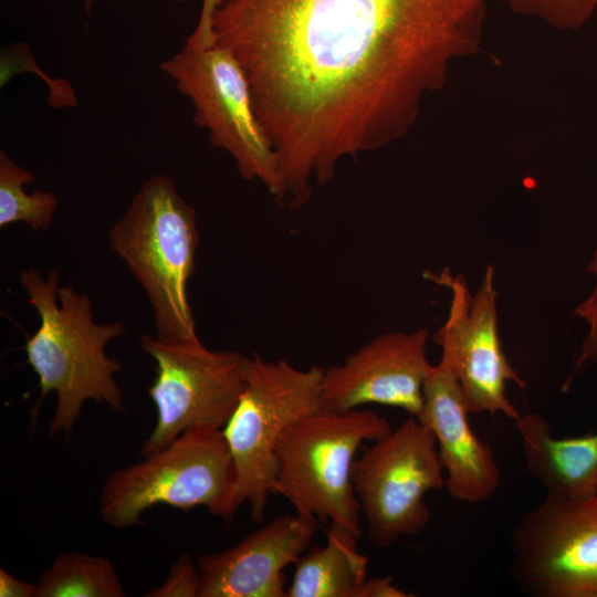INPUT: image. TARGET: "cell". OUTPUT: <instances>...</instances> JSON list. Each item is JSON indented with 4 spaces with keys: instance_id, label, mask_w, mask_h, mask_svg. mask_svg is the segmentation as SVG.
<instances>
[{
    "instance_id": "obj_1",
    "label": "cell",
    "mask_w": 597,
    "mask_h": 597,
    "mask_svg": "<svg viewBox=\"0 0 597 597\" xmlns=\"http://www.w3.org/2000/svg\"><path fill=\"white\" fill-rule=\"evenodd\" d=\"M486 0H223L214 44L243 67L277 157L274 196L298 208L345 157L413 122L453 59L475 48Z\"/></svg>"
},
{
    "instance_id": "obj_2",
    "label": "cell",
    "mask_w": 597,
    "mask_h": 597,
    "mask_svg": "<svg viewBox=\"0 0 597 597\" xmlns=\"http://www.w3.org/2000/svg\"><path fill=\"white\" fill-rule=\"evenodd\" d=\"M59 277L56 269L46 277L35 268L23 269L19 275L40 320L23 347L39 377V402L50 392L56 395L51 437L69 436L87 400L106 404L116 412L124 410L115 380L122 365L105 353L109 341L125 334L124 324L96 323L92 300L71 286H59Z\"/></svg>"
},
{
    "instance_id": "obj_3",
    "label": "cell",
    "mask_w": 597,
    "mask_h": 597,
    "mask_svg": "<svg viewBox=\"0 0 597 597\" xmlns=\"http://www.w3.org/2000/svg\"><path fill=\"white\" fill-rule=\"evenodd\" d=\"M198 242L195 208L179 195L172 178L163 174L140 185L109 230V248L146 293L155 336L163 342L199 339L187 296Z\"/></svg>"
},
{
    "instance_id": "obj_4",
    "label": "cell",
    "mask_w": 597,
    "mask_h": 597,
    "mask_svg": "<svg viewBox=\"0 0 597 597\" xmlns=\"http://www.w3.org/2000/svg\"><path fill=\"white\" fill-rule=\"evenodd\" d=\"M391 430L387 419L370 410L321 409L302 417L277 443L274 494L285 498L297 514L329 522L362 538L353 462L364 442Z\"/></svg>"
},
{
    "instance_id": "obj_5",
    "label": "cell",
    "mask_w": 597,
    "mask_h": 597,
    "mask_svg": "<svg viewBox=\"0 0 597 597\" xmlns=\"http://www.w3.org/2000/svg\"><path fill=\"white\" fill-rule=\"evenodd\" d=\"M234 468L222 429L193 427L145 459L114 471L100 495L103 522L122 528L139 523L158 504L181 510L205 506L231 519Z\"/></svg>"
},
{
    "instance_id": "obj_6",
    "label": "cell",
    "mask_w": 597,
    "mask_h": 597,
    "mask_svg": "<svg viewBox=\"0 0 597 597\" xmlns=\"http://www.w3.org/2000/svg\"><path fill=\"white\" fill-rule=\"evenodd\" d=\"M324 369H298L284 359L264 360L254 354L244 389L223 427L233 468L232 511L247 503L253 522L264 521L274 494L276 447L296 420L322 409Z\"/></svg>"
},
{
    "instance_id": "obj_7",
    "label": "cell",
    "mask_w": 597,
    "mask_h": 597,
    "mask_svg": "<svg viewBox=\"0 0 597 597\" xmlns=\"http://www.w3.org/2000/svg\"><path fill=\"white\" fill-rule=\"evenodd\" d=\"M193 105V122L211 143L232 156L241 177L259 180L274 195L277 157L258 118L248 76L221 45L184 49L160 63Z\"/></svg>"
},
{
    "instance_id": "obj_8",
    "label": "cell",
    "mask_w": 597,
    "mask_h": 597,
    "mask_svg": "<svg viewBox=\"0 0 597 597\" xmlns=\"http://www.w3.org/2000/svg\"><path fill=\"white\" fill-rule=\"evenodd\" d=\"M356 457L352 482L374 546L388 548L422 532L430 511L427 492L444 488L433 432L409 417Z\"/></svg>"
},
{
    "instance_id": "obj_9",
    "label": "cell",
    "mask_w": 597,
    "mask_h": 597,
    "mask_svg": "<svg viewBox=\"0 0 597 597\" xmlns=\"http://www.w3.org/2000/svg\"><path fill=\"white\" fill-rule=\"evenodd\" d=\"M140 345L156 362L148 395L157 410L142 455L163 449L190 428L226 426L244 389L250 357L234 350H210L199 339L166 343L145 334Z\"/></svg>"
},
{
    "instance_id": "obj_10",
    "label": "cell",
    "mask_w": 597,
    "mask_h": 597,
    "mask_svg": "<svg viewBox=\"0 0 597 597\" xmlns=\"http://www.w3.org/2000/svg\"><path fill=\"white\" fill-rule=\"evenodd\" d=\"M509 576L534 597H597V495H546L511 533Z\"/></svg>"
},
{
    "instance_id": "obj_11",
    "label": "cell",
    "mask_w": 597,
    "mask_h": 597,
    "mask_svg": "<svg viewBox=\"0 0 597 597\" xmlns=\"http://www.w3.org/2000/svg\"><path fill=\"white\" fill-rule=\"evenodd\" d=\"M494 275V268L488 265L473 296L462 275L452 276L448 271L430 275L452 292L448 318L434 334V341L442 349L440 363L459 380L468 412L502 413L516 422L521 415L506 396V383L521 389L526 383L502 349Z\"/></svg>"
},
{
    "instance_id": "obj_12",
    "label": "cell",
    "mask_w": 597,
    "mask_h": 597,
    "mask_svg": "<svg viewBox=\"0 0 597 597\" xmlns=\"http://www.w3.org/2000/svg\"><path fill=\"white\" fill-rule=\"evenodd\" d=\"M428 338L427 328L385 333L324 369L322 409L343 412L379 404L417 418L433 366L427 358Z\"/></svg>"
},
{
    "instance_id": "obj_13",
    "label": "cell",
    "mask_w": 597,
    "mask_h": 597,
    "mask_svg": "<svg viewBox=\"0 0 597 597\" xmlns=\"http://www.w3.org/2000/svg\"><path fill=\"white\" fill-rule=\"evenodd\" d=\"M318 522L297 514L277 516L237 545L197 558L200 597H284V569L312 546Z\"/></svg>"
},
{
    "instance_id": "obj_14",
    "label": "cell",
    "mask_w": 597,
    "mask_h": 597,
    "mask_svg": "<svg viewBox=\"0 0 597 597\" xmlns=\"http://www.w3.org/2000/svg\"><path fill=\"white\" fill-rule=\"evenodd\" d=\"M468 413L455 374L442 363L432 366L417 419L436 437L449 495L475 504L495 494L501 472L492 449L471 430Z\"/></svg>"
},
{
    "instance_id": "obj_15",
    "label": "cell",
    "mask_w": 597,
    "mask_h": 597,
    "mask_svg": "<svg viewBox=\"0 0 597 597\" xmlns=\"http://www.w3.org/2000/svg\"><path fill=\"white\" fill-rule=\"evenodd\" d=\"M360 538L331 524L325 545H312L294 564L286 597H407L392 577L367 578L368 557Z\"/></svg>"
},
{
    "instance_id": "obj_16",
    "label": "cell",
    "mask_w": 597,
    "mask_h": 597,
    "mask_svg": "<svg viewBox=\"0 0 597 597\" xmlns=\"http://www.w3.org/2000/svg\"><path fill=\"white\" fill-rule=\"evenodd\" d=\"M528 474L546 495L586 499L597 495V432L555 438L551 425L538 413L516 421Z\"/></svg>"
},
{
    "instance_id": "obj_17",
    "label": "cell",
    "mask_w": 597,
    "mask_h": 597,
    "mask_svg": "<svg viewBox=\"0 0 597 597\" xmlns=\"http://www.w3.org/2000/svg\"><path fill=\"white\" fill-rule=\"evenodd\" d=\"M36 597H124L109 561L78 552L55 557L36 583Z\"/></svg>"
},
{
    "instance_id": "obj_18",
    "label": "cell",
    "mask_w": 597,
    "mask_h": 597,
    "mask_svg": "<svg viewBox=\"0 0 597 597\" xmlns=\"http://www.w3.org/2000/svg\"><path fill=\"white\" fill-rule=\"evenodd\" d=\"M30 170L0 151V227L24 222L34 231L51 228L57 209V197L51 191L34 190L27 193L24 187L33 181Z\"/></svg>"
},
{
    "instance_id": "obj_19",
    "label": "cell",
    "mask_w": 597,
    "mask_h": 597,
    "mask_svg": "<svg viewBox=\"0 0 597 597\" xmlns=\"http://www.w3.org/2000/svg\"><path fill=\"white\" fill-rule=\"evenodd\" d=\"M516 9L541 15L562 28L585 24L597 9V0H507Z\"/></svg>"
},
{
    "instance_id": "obj_20",
    "label": "cell",
    "mask_w": 597,
    "mask_h": 597,
    "mask_svg": "<svg viewBox=\"0 0 597 597\" xmlns=\"http://www.w3.org/2000/svg\"><path fill=\"white\" fill-rule=\"evenodd\" d=\"M589 272L595 276V286L589 296L575 308V314L586 322L588 331L582 343L573 373L567 379L566 386L572 381L574 376L597 362V249L589 263Z\"/></svg>"
},
{
    "instance_id": "obj_21",
    "label": "cell",
    "mask_w": 597,
    "mask_h": 597,
    "mask_svg": "<svg viewBox=\"0 0 597 597\" xmlns=\"http://www.w3.org/2000/svg\"><path fill=\"white\" fill-rule=\"evenodd\" d=\"M201 577L191 556L182 554L170 567L166 580L149 590L147 597H200Z\"/></svg>"
},
{
    "instance_id": "obj_22",
    "label": "cell",
    "mask_w": 597,
    "mask_h": 597,
    "mask_svg": "<svg viewBox=\"0 0 597 597\" xmlns=\"http://www.w3.org/2000/svg\"><path fill=\"white\" fill-rule=\"evenodd\" d=\"M223 0H202L196 28L188 36L186 45L193 48H210L214 45L213 17Z\"/></svg>"
},
{
    "instance_id": "obj_23",
    "label": "cell",
    "mask_w": 597,
    "mask_h": 597,
    "mask_svg": "<svg viewBox=\"0 0 597 597\" xmlns=\"http://www.w3.org/2000/svg\"><path fill=\"white\" fill-rule=\"evenodd\" d=\"M38 586L17 578L0 568V596L1 597H36Z\"/></svg>"
},
{
    "instance_id": "obj_24",
    "label": "cell",
    "mask_w": 597,
    "mask_h": 597,
    "mask_svg": "<svg viewBox=\"0 0 597 597\" xmlns=\"http://www.w3.org/2000/svg\"><path fill=\"white\" fill-rule=\"evenodd\" d=\"M178 2H181L184 0H176ZM92 4H93V0H84V8H85V12L88 14L91 9H92Z\"/></svg>"
}]
</instances>
